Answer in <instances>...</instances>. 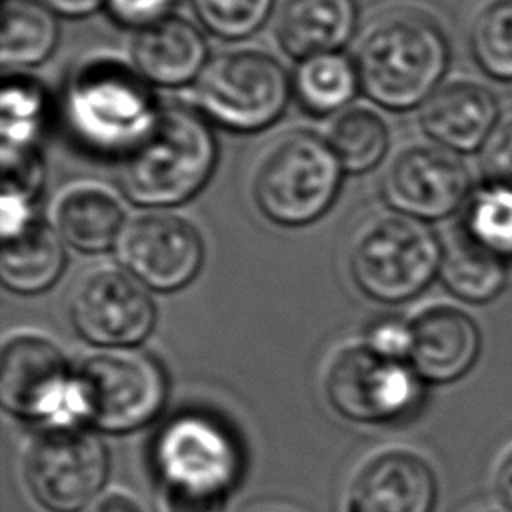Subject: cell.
Wrapping results in <instances>:
<instances>
[{"label":"cell","instance_id":"cell-34","mask_svg":"<svg viewBox=\"0 0 512 512\" xmlns=\"http://www.w3.org/2000/svg\"><path fill=\"white\" fill-rule=\"evenodd\" d=\"M48 8H52L58 16L66 18H82L96 12L104 6V0H42Z\"/></svg>","mask_w":512,"mask_h":512},{"label":"cell","instance_id":"cell-10","mask_svg":"<svg viewBox=\"0 0 512 512\" xmlns=\"http://www.w3.org/2000/svg\"><path fill=\"white\" fill-rule=\"evenodd\" d=\"M22 474L42 510L82 512L108 482V446L90 426L40 430L24 454Z\"/></svg>","mask_w":512,"mask_h":512},{"label":"cell","instance_id":"cell-12","mask_svg":"<svg viewBox=\"0 0 512 512\" xmlns=\"http://www.w3.org/2000/svg\"><path fill=\"white\" fill-rule=\"evenodd\" d=\"M68 316L74 332L104 350L138 348L158 320L150 290L124 268L88 272L72 290Z\"/></svg>","mask_w":512,"mask_h":512},{"label":"cell","instance_id":"cell-4","mask_svg":"<svg viewBox=\"0 0 512 512\" xmlns=\"http://www.w3.org/2000/svg\"><path fill=\"white\" fill-rule=\"evenodd\" d=\"M160 108L138 72L112 62L84 66L64 92L70 136L100 156L124 158L152 132Z\"/></svg>","mask_w":512,"mask_h":512},{"label":"cell","instance_id":"cell-6","mask_svg":"<svg viewBox=\"0 0 512 512\" xmlns=\"http://www.w3.org/2000/svg\"><path fill=\"white\" fill-rule=\"evenodd\" d=\"M442 256L444 246L426 222L392 210L358 232L350 250V276L366 298L404 304L438 278Z\"/></svg>","mask_w":512,"mask_h":512},{"label":"cell","instance_id":"cell-11","mask_svg":"<svg viewBox=\"0 0 512 512\" xmlns=\"http://www.w3.org/2000/svg\"><path fill=\"white\" fill-rule=\"evenodd\" d=\"M330 408L356 424H394L418 412L426 382L410 362L390 360L364 344L342 348L324 378Z\"/></svg>","mask_w":512,"mask_h":512},{"label":"cell","instance_id":"cell-5","mask_svg":"<svg viewBox=\"0 0 512 512\" xmlns=\"http://www.w3.org/2000/svg\"><path fill=\"white\" fill-rule=\"evenodd\" d=\"M342 174L326 138L306 130L288 132L268 146L256 168L254 204L276 226H308L334 204Z\"/></svg>","mask_w":512,"mask_h":512},{"label":"cell","instance_id":"cell-9","mask_svg":"<svg viewBox=\"0 0 512 512\" xmlns=\"http://www.w3.org/2000/svg\"><path fill=\"white\" fill-rule=\"evenodd\" d=\"M292 96L282 64L260 50H234L208 60L194 82L196 108L230 132L272 126Z\"/></svg>","mask_w":512,"mask_h":512},{"label":"cell","instance_id":"cell-27","mask_svg":"<svg viewBox=\"0 0 512 512\" xmlns=\"http://www.w3.org/2000/svg\"><path fill=\"white\" fill-rule=\"evenodd\" d=\"M2 150H32L44 124L46 96L36 80L14 74L2 86Z\"/></svg>","mask_w":512,"mask_h":512},{"label":"cell","instance_id":"cell-13","mask_svg":"<svg viewBox=\"0 0 512 512\" xmlns=\"http://www.w3.org/2000/svg\"><path fill=\"white\" fill-rule=\"evenodd\" d=\"M116 252L126 272L160 294L192 284L206 256L198 228L164 210H150L126 222Z\"/></svg>","mask_w":512,"mask_h":512},{"label":"cell","instance_id":"cell-14","mask_svg":"<svg viewBox=\"0 0 512 512\" xmlns=\"http://www.w3.org/2000/svg\"><path fill=\"white\" fill-rule=\"evenodd\" d=\"M382 198L400 214L442 220L470 198V172L440 144H414L396 154L382 180Z\"/></svg>","mask_w":512,"mask_h":512},{"label":"cell","instance_id":"cell-1","mask_svg":"<svg viewBox=\"0 0 512 512\" xmlns=\"http://www.w3.org/2000/svg\"><path fill=\"white\" fill-rule=\"evenodd\" d=\"M150 468L166 512H226L242 480L244 450L222 418L190 408L160 426Z\"/></svg>","mask_w":512,"mask_h":512},{"label":"cell","instance_id":"cell-15","mask_svg":"<svg viewBox=\"0 0 512 512\" xmlns=\"http://www.w3.org/2000/svg\"><path fill=\"white\" fill-rule=\"evenodd\" d=\"M436 500L432 466L416 452L386 450L372 456L354 476L346 512H434Z\"/></svg>","mask_w":512,"mask_h":512},{"label":"cell","instance_id":"cell-24","mask_svg":"<svg viewBox=\"0 0 512 512\" xmlns=\"http://www.w3.org/2000/svg\"><path fill=\"white\" fill-rule=\"evenodd\" d=\"M438 278L454 298L466 304H486L506 288L508 264L462 236L444 248Z\"/></svg>","mask_w":512,"mask_h":512},{"label":"cell","instance_id":"cell-32","mask_svg":"<svg viewBox=\"0 0 512 512\" xmlns=\"http://www.w3.org/2000/svg\"><path fill=\"white\" fill-rule=\"evenodd\" d=\"M176 0H104V8L114 22L142 30L172 16Z\"/></svg>","mask_w":512,"mask_h":512},{"label":"cell","instance_id":"cell-2","mask_svg":"<svg viewBox=\"0 0 512 512\" xmlns=\"http://www.w3.org/2000/svg\"><path fill=\"white\" fill-rule=\"evenodd\" d=\"M216 160L218 142L210 120L198 108L166 104L152 132L120 158L118 186L134 206L174 208L208 184Z\"/></svg>","mask_w":512,"mask_h":512},{"label":"cell","instance_id":"cell-28","mask_svg":"<svg viewBox=\"0 0 512 512\" xmlns=\"http://www.w3.org/2000/svg\"><path fill=\"white\" fill-rule=\"evenodd\" d=\"M470 48L480 68L498 80H512V0H490L470 28Z\"/></svg>","mask_w":512,"mask_h":512},{"label":"cell","instance_id":"cell-23","mask_svg":"<svg viewBox=\"0 0 512 512\" xmlns=\"http://www.w3.org/2000/svg\"><path fill=\"white\" fill-rule=\"evenodd\" d=\"M56 12L42 0H4L0 62L6 68L42 64L58 44Z\"/></svg>","mask_w":512,"mask_h":512},{"label":"cell","instance_id":"cell-16","mask_svg":"<svg viewBox=\"0 0 512 512\" xmlns=\"http://www.w3.org/2000/svg\"><path fill=\"white\" fill-rule=\"evenodd\" d=\"M410 366L426 384H452L464 378L482 350L476 320L450 304H434L412 318Z\"/></svg>","mask_w":512,"mask_h":512},{"label":"cell","instance_id":"cell-3","mask_svg":"<svg viewBox=\"0 0 512 512\" xmlns=\"http://www.w3.org/2000/svg\"><path fill=\"white\" fill-rule=\"evenodd\" d=\"M448 40L440 24L414 8L380 16L356 48L360 90L388 110L422 106L448 66Z\"/></svg>","mask_w":512,"mask_h":512},{"label":"cell","instance_id":"cell-22","mask_svg":"<svg viewBox=\"0 0 512 512\" xmlns=\"http://www.w3.org/2000/svg\"><path fill=\"white\" fill-rule=\"evenodd\" d=\"M360 90L356 62L342 52L302 58L292 74V96L310 116L340 114Z\"/></svg>","mask_w":512,"mask_h":512},{"label":"cell","instance_id":"cell-8","mask_svg":"<svg viewBox=\"0 0 512 512\" xmlns=\"http://www.w3.org/2000/svg\"><path fill=\"white\" fill-rule=\"evenodd\" d=\"M0 404L16 420L40 430L86 426L78 370L52 340L38 334H16L4 342Z\"/></svg>","mask_w":512,"mask_h":512},{"label":"cell","instance_id":"cell-17","mask_svg":"<svg viewBox=\"0 0 512 512\" xmlns=\"http://www.w3.org/2000/svg\"><path fill=\"white\" fill-rule=\"evenodd\" d=\"M130 54L146 82L166 88L196 82L210 60L204 34L174 14L138 30Z\"/></svg>","mask_w":512,"mask_h":512},{"label":"cell","instance_id":"cell-30","mask_svg":"<svg viewBox=\"0 0 512 512\" xmlns=\"http://www.w3.org/2000/svg\"><path fill=\"white\" fill-rule=\"evenodd\" d=\"M412 342V320H406L398 314H384L366 326L362 344L384 358L408 362Z\"/></svg>","mask_w":512,"mask_h":512},{"label":"cell","instance_id":"cell-31","mask_svg":"<svg viewBox=\"0 0 512 512\" xmlns=\"http://www.w3.org/2000/svg\"><path fill=\"white\" fill-rule=\"evenodd\" d=\"M482 168L488 184L512 190V108L504 112L482 146Z\"/></svg>","mask_w":512,"mask_h":512},{"label":"cell","instance_id":"cell-20","mask_svg":"<svg viewBox=\"0 0 512 512\" xmlns=\"http://www.w3.org/2000/svg\"><path fill=\"white\" fill-rule=\"evenodd\" d=\"M54 216L62 240L84 254H104L116 248L126 226L118 196L94 182H78L64 190Z\"/></svg>","mask_w":512,"mask_h":512},{"label":"cell","instance_id":"cell-26","mask_svg":"<svg viewBox=\"0 0 512 512\" xmlns=\"http://www.w3.org/2000/svg\"><path fill=\"white\" fill-rule=\"evenodd\" d=\"M464 236L506 264L512 262V190L488 184L466 202Z\"/></svg>","mask_w":512,"mask_h":512},{"label":"cell","instance_id":"cell-21","mask_svg":"<svg viewBox=\"0 0 512 512\" xmlns=\"http://www.w3.org/2000/svg\"><path fill=\"white\" fill-rule=\"evenodd\" d=\"M66 268V250L60 232L40 216L24 230L2 238L0 280L18 296L48 292Z\"/></svg>","mask_w":512,"mask_h":512},{"label":"cell","instance_id":"cell-29","mask_svg":"<svg viewBox=\"0 0 512 512\" xmlns=\"http://www.w3.org/2000/svg\"><path fill=\"white\" fill-rule=\"evenodd\" d=\"M276 0H190L198 22L214 36L240 40L258 32Z\"/></svg>","mask_w":512,"mask_h":512},{"label":"cell","instance_id":"cell-33","mask_svg":"<svg viewBox=\"0 0 512 512\" xmlns=\"http://www.w3.org/2000/svg\"><path fill=\"white\" fill-rule=\"evenodd\" d=\"M494 494L506 512H512V448H508L494 470Z\"/></svg>","mask_w":512,"mask_h":512},{"label":"cell","instance_id":"cell-25","mask_svg":"<svg viewBox=\"0 0 512 512\" xmlns=\"http://www.w3.org/2000/svg\"><path fill=\"white\" fill-rule=\"evenodd\" d=\"M326 142L334 150L344 172L362 174L384 160L388 150V126L370 108H346L330 122Z\"/></svg>","mask_w":512,"mask_h":512},{"label":"cell","instance_id":"cell-19","mask_svg":"<svg viewBox=\"0 0 512 512\" xmlns=\"http://www.w3.org/2000/svg\"><path fill=\"white\" fill-rule=\"evenodd\" d=\"M358 26L356 0H284L276 14V40L292 58L340 52Z\"/></svg>","mask_w":512,"mask_h":512},{"label":"cell","instance_id":"cell-7","mask_svg":"<svg viewBox=\"0 0 512 512\" xmlns=\"http://www.w3.org/2000/svg\"><path fill=\"white\" fill-rule=\"evenodd\" d=\"M84 424L100 434H130L152 424L168 400V374L150 352L102 350L78 368Z\"/></svg>","mask_w":512,"mask_h":512},{"label":"cell","instance_id":"cell-18","mask_svg":"<svg viewBox=\"0 0 512 512\" xmlns=\"http://www.w3.org/2000/svg\"><path fill=\"white\" fill-rule=\"evenodd\" d=\"M422 130L440 146L454 152H470L484 146L498 108L492 92L470 80H454L436 88L420 106Z\"/></svg>","mask_w":512,"mask_h":512},{"label":"cell","instance_id":"cell-35","mask_svg":"<svg viewBox=\"0 0 512 512\" xmlns=\"http://www.w3.org/2000/svg\"><path fill=\"white\" fill-rule=\"evenodd\" d=\"M88 512H144L140 504L126 494H108L98 500Z\"/></svg>","mask_w":512,"mask_h":512}]
</instances>
